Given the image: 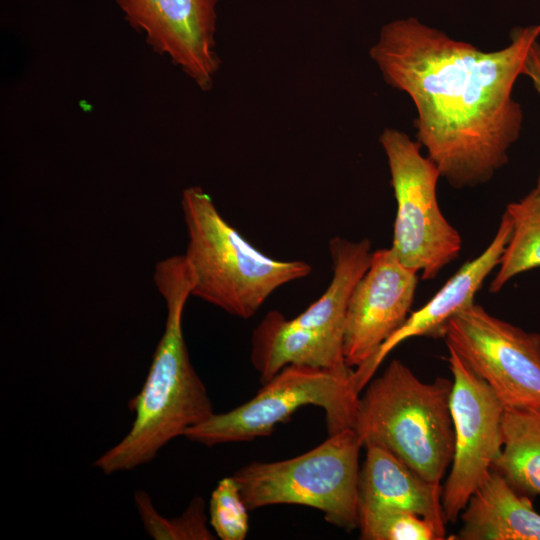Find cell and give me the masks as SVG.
<instances>
[{"mask_svg": "<svg viewBox=\"0 0 540 540\" xmlns=\"http://www.w3.org/2000/svg\"><path fill=\"white\" fill-rule=\"evenodd\" d=\"M332 278L323 295L306 310L294 317L295 321L324 332L343 337L346 311L350 296L370 266V240L350 241L333 237L329 241Z\"/></svg>", "mask_w": 540, "mask_h": 540, "instance_id": "2e32d148", "label": "cell"}, {"mask_svg": "<svg viewBox=\"0 0 540 540\" xmlns=\"http://www.w3.org/2000/svg\"><path fill=\"white\" fill-rule=\"evenodd\" d=\"M510 234L511 222L504 212L496 234L486 249L462 265L423 307L408 316L402 327L382 344L369 361L354 369V379L360 393L386 356L399 344L414 337L444 336L448 321L474 304L476 293L499 265Z\"/></svg>", "mask_w": 540, "mask_h": 540, "instance_id": "7c38bea8", "label": "cell"}, {"mask_svg": "<svg viewBox=\"0 0 540 540\" xmlns=\"http://www.w3.org/2000/svg\"><path fill=\"white\" fill-rule=\"evenodd\" d=\"M386 154L397 210L390 249L405 267L435 279L462 248L458 231L444 217L437 199L441 176L420 152V143L396 129L380 135Z\"/></svg>", "mask_w": 540, "mask_h": 540, "instance_id": "52a82bcc", "label": "cell"}, {"mask_svg": "<svg viewBox=\"0 0 540 540\" xmlns=\"http://www.w3.org/2000/svg\"><path fill=\"white\" fill-rule=\"evenodd\" d=\"M248 507L232 476L221 479L209 502L210 525L222 540H243L249 530Z\"/></svg>", "mask_w": 540, "mask_h": 540, "instance_id": "44dd1931", "label": "cell"}, {"mask_svg": "<svg viewBox=\"0 0 540 540\" xmlns=\"http://www.w3.org/2000/svg\"><path fill=\"white\" fill-rule=\"evenodd\" d=\"M181 208L188 237L184 256L193 275L192 296L249 319L275 290L312 272L305 261L276 260L257 250L224 219L199 186L182 192Z\"/></svg>", "mask_w": 540, "mask_h": 540, "instance_id": "277c9868", "label": "cell"}, {"mask_svg": "<svg viewBox=\"0 0 540 540\" xmlns=\"http://www.w3.org/2000/svg\"><path fill=\"white\" fill-rule=\"evenodd\" d=\"M418 273L402 265L390 248L372 252L371 263L356 284L346 311L344 357L353 368L369 361L407 320Z\"/></svg>", "mask_w": 540, "mask_h": 540, "instance_id": "8fae6325", "label": "cell"}, {"mask_svg": "<svg viewBox=\"0 0 540 540\" xmlns=\"http://www.w3.org/2000/svg\"><path fill=\"white\" fill-rule=\"evenodd\" d=\"M360 392L354 368L288 365L263 383L254 397L225 413H213L185 437L206 446L251 441L268 436L275 426L307 405L325 413L329 435L354 428Z\"/></svg>", "mask_w": 540, "mask_h": 540, "instance_id": "8992f818", "label": "cell"}, {"mask_svg": "<svg viewBox=\"0 0 540 540\" xmlns=\"http://www.w3.org/2000/svg\"><path fill=\"white\" fill-rule=\"evenodd\" d=\"M511 234L489 285L499 292L515 276L540 267V192L535 188L506 207Z\"/></svg>", "mask_w": 540, "mask_h": 540, "instance_id": "ac0fdd59", "label": "cell"}, {"mask_svg": "<svg viewBox=\"0 0 540 540\" xmlns=\"http://www.w3.org/2000/svg\"><path fill=\"white\" fill-rule=\"evenodd\" d=\"M125 19L147 43L167 55L203 91L213 85L218 0H116Z\"/></svg>", "mask_w": 540, "mask_h": 540, "instance_id": "30bf717a", "label": "cell"}, {"mask_svg": "<svg viewBox=\"0 0 540 540\" xmlns=\"http://www.w3.org/2000/svg\"><path fill=\"white\" fill-rule=\"evenodd\" d=\"M135 505L146 532L156 540H211L214 534L207 527L205 503L195 497L179 517L168 519L155 509L144 491L134 495Z\"/></svg>", "mask_w": 540, "mask_h": 540, "instance_id": "ffe728a7", "label": "cell"}, {"mask_svg": "<svg viewBox=\"0 0 540 540\" xmlns=\"http://www.w3.org/2000/svg\"><path fill=\"white\" fill-rule=\"evenodd\" d=\"M155 284L165 300L164 332L140 392L128 404L134 413L126 436L94 462L105 474L129 471L151 461L162 447L213 413L207 389L195 371L183 334V312L193 275L184 254L159 261Z\"/></svg>", "mask_w": 540, "mask_h": 540, "instance_id": "7a4b0ae2", "label": "cell"}, {"mask_svg": "<svg viewBox=\"0 0 540 540\" xmlns=\"http://www.w3.org/2000/svg\"><path fill=\"white\" fill-rule=\"evenodd\" d=\"M354 428H346L312 450L276 462H252L233 477L249 510L276 504L321 511L327 522L351 531L358 526L359 452Z\"/></svg>", "mask_w": 540, "mask_h": 540, "instance_id": "5b68a950", "label": "cell"}, {"mask_svg": "<svg viewBox=\"0 0 540 540\" xmlns=\"http://www.w3.org/2000/svg\"><path fill=\"white\" fill-rule=\"evenodd\" d=\"M525 75L529 76L540 94V46L537 40L532 44L527 57ZM536 189L540 192V176Z\"/></svg>", "mask_w": 540, "mask_h": 540, "instance_id": "7402d4cb", "label": "cell"}, {"mask_svg": "<svg viewBox=\"0 0 540 540\" xmlns=\"http://www.w3.org/2000/svg\"><path fill=\"white\" fill-rule=\"evenodd\" d=\"M492 469L519 493L540 496V408H505L502 448Z\"/></svg>", "mask_w": 540, "mask_h": 540, "instance_id": "e0dca14e", "label": "cell"}, {"mask_svg": "<svg viewBox=\"0 0 540 540\" xmlns=\"http://www.w3.org/2000/svg\"><path fill=\"white\" fill-rule=\"evenodd\" d=\"M443 337L505 408H540V333L474 303L448 321Z\"/></svg>", "mask_w": 540, "mask_h": 540, "instance_id": "ba28073f", "label": "cell"}, {"mask_svg": "<svg viewBox=\"0 0 540 540\" xmlns=\"http://www.w3.org/2000/svg\"><path fill=\"white\" fill-rule=\"evenodd\" d=\"M365 448L366 457L358 480V509L407 510L429 520L446 535L440 483L427 481L383 447L369 445Z\"/></svg>", "mask_w": 540, "mask_h": 540, "instance_id": "5bb4252c", "label": "cell"}, {"mask_svg": "<svg viewBox=\"0 0 540 540\" xmlns=\"http://www.w3.org/2000/svg\"><path fill=\"white\" fill-rule=\"evenodd\" d=\"M459 540H540V514L496 470L470 497L460 514Z\"/></svg>", "mask_w": 540, "mask_h": 540, "instance_id": "9a60e30c", "label": "cell"}, {"mask_svg": "<svg viewBox=\"0 0 540 540\" xmlns=\"http://www.w3.org/2000/svg\"><path fill=\"white\" fill-rule=\"evenodd\" d=\"M360 538L364 540H441L432 522L413 512L393 507L358 509Z\"/></svg>", "mask_w": 540, "mask_h": 540, "instance_id": "d6986e66", "label": "cell"}, {"mask_svg": "<svg viewBox=\"0 0 540 540\" xmlns=\"http://www.w3.org/2000/svg\"><path fill=\"white\" fill-rule=\"evenodd\" d=\"M343 337L302 325L277 310L269 311L251 336L250 359L261 383L288 365L344 368Z\"/></svg>", "mask_w": 540, "mask_h": 540, "instance_id": "4fadbf2b", "label": "cell"}, {"mask_svg": "<svg viewBox=\"0 0 540 540\" xmlns=\"http://www.w3.org/2000/svg\"><path fill=\"white\" fill-rule=\"evenodd\" d=\"M447 348L453 376L450 410L455 445L442 506L446 522L455 523L501 451L505 407L489 385Z\"/></svg>", "mask_w": 540, "mask_h": 540, "instance_id": "9c48e42d", "label": "cell"}, {"mask_svg": "<svg viewBox=\"0 0 540 540\" xmlns=\"http://www.w3.org/2000/svg\"><path fill=\"white\" fill-rule=\"evenodd\" d=\"M453 382L421 381L398 359L360 394L354 429L362 447L385 448L427 481L440 483L454 454Z\"/></svg>", "mask_w": 540, "mask_h": 540, "instance_id": "3957f363", "label": "cell"}, {"mask_svg": "<svg viewBox=\"0 0 540 540\" xmlns=\"http://www.w3.org/2000/svg\"><path fill=\"white\" fill-rule=\"evenodd\" d=\"M539 34L540 24L516 28L508 46L486 52L412 17L381 29L370 56L412 99L419 143L453 187L485 183L506 164L522 123L513 86Z\"/></svg>", "mask_w": 540, "mask_h": 540, "instance_id": "6da1fadb", "label": "cell"}]
</instances>
